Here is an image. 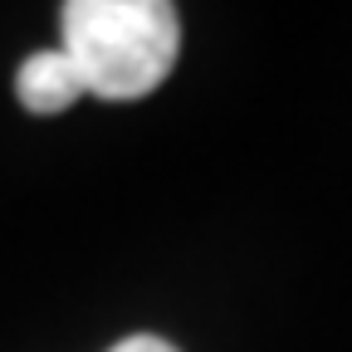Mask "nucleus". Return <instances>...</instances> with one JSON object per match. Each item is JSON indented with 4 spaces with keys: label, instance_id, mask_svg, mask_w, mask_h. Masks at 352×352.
Listing matches in <instances>:
<instances>
[{
    "label": "nucleus",
    "instance_id": "nucleus-1",
    "mask_svg": "<svg viewBox=\"0 0 352 352\" xmlns=\"http://www.w3.org/2000/svg\"><path fill=\"white\" fill-rule=\"evenodd\" d=\"M59 30V50L78 69L83 94L108 103H132L162 88L182 50L176 6L162 0H69Z\"/></svg>",
    "mask_w": 352,
    "mask_h": 352
},
{
    "label": "nucleus",
    "instance_id": "nucleus-2",
    "mask_svg": "<svg viewBox=\"0 0 352 352\" xmlns=\"http://www.w3.org/2000/svg\"><path fill=\"white\" fill-rule=\"evenodd\" d=\"M15 94H20V103L30 113L50 118V113H64V108H74L83 98V78H78V69L69 64L64 50H39V54H30L20 64Z\"/></svg>",
    "mask_w": 352,
    "mask_h": 352
},
{
    "label": "nucleus",
    "instance_id": "nucleus-3",
    "mask_svg": "<svg viewBox=\"0 0 352 352\" xmlns=\"http://www.w3.org/2000/svg\"><path fill=\"white\" fill-rule=\"evenodd\" d=\"M108 352H182V347H171L166 338H152V333H132V338H122V342L108 347Z\"/></svg>",
    "mask_w": 352,
    "mask_h": 352
}]
</instances>
